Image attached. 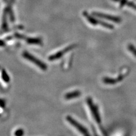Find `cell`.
<instances>
[{
	"label": "cell",
	"instance_id": "7c38bea8",
	"mask_svg": "<svg viewBox=\"0 0 136 136\" xmlns=\"http://www.w3.org/2000/svg\"><path fill=\"white\" fill-rule=\"evenodd\" d=\"M14 135L15 136H23L24 135L23 130L21 129L17 130V131H15Z\"/></svg>",
	"mask_w": 136,
	"mask_h": 136
},
{
	"label": "cell",
	"instance_id": "2e32d148",
	"mask_svg": "<svg viewBox=\"0 0 136 136\" xmlns=\"http://www.w3.org/2000/svg\"><path fill=\"white\" fill-rule=\"evenodd\" d=\"M3 1H5V2H6L7 1V0H3Z\"/></svg>",
	"mask_w": 136,
	"mask_h": 136
},
{
	"label": "cell",
	"instance_id": "8fae6325",
	"mask_svg": "<svg viewBox=\"0 0 136 136\" xmlns=\"http://www.w3.org/2000/svg\"><path fill=\"white\" fill-rule=\"evenodd\" d=\"M2 77L3 79L6 82H8L10 81V78L9 77V76H8L6 72L5 71L3 70L2 72Z\"/></svg>",
	"mask_w": 136,
	"mask_h": 136
},
{
	"label": "cell",
	"instance_id": "4fadbf2b",
	"mask_svg": "<svg viewBox=\"0 0 136 136\" xmlns=\"http://www.w3.org/2000/svg\"><path fill=\"white\" fill-rule=\"evenodd\" d=\"M7 12L9 13V15L10 16V19L11 21H14V14H13V11L11 10V7H10L9 9H7Z\"/></svg>",
	"mask_w": 136,
	"mask_h": 136
},
{
	"label": "cell",
	"instance_id": "ba28073f",
	"mask_svg": "<svg viewBox=\"0 0 136 136\" xmlns=\"http://www.w3.org/2000/svg\"><path fill=\"white\" fill-rule=\"evenodd\" d=\"M8 12L7 9H6L3 12L2 17V27L4 30H6L7 29V14Z\"/></svg>",
	"mask_w": 136,
	"mask_h": 136
},
{
	"label": "cell",
	"instance_id": "9a60e30c",
	"mask_svg": "<svg viewBox=\"0 0 136 136\" xmlns=\"http://www.w3.org/2000/svg\"><path fill=\"white\" fill-rule=\"evenodd\" d=\"M5 45V42L2 40H0V46H1V47H3V46H4Z\"/></svg>",
	"mask_w": 136,
	"mask_h": 136
},
{
	"label": "cell",
	"instance_id": "5b68a950",
	"mask_svg": "<svg viewBox=\"0 0 136 136\" xmlns=\"http://www.w3.org/2000/svg\"><path fill=\"white\" fill-rule=\"evenodd\" d=\"M75 47V45H71L70 46H69L67 48H65L64 49H63L61 51H59L57 52L56 53L54 54L53 55H51V56L49 57V61H54L58 59L61 58L63 55H64V54L70 51V50L73 49Z\"/></svg>",
	"mask_w": 136,
	"mask_h": 136
},
{
	"label": "cell",
	"instance_id": "277c9868",
	"mask_svg": "<svg viewBox=\"0 0 136 136\" xmlns=\"http://www.w3.org/2000/svg\"><path fill=\"white\" fill-rule=\"evenodd\" d=\"M83 15L85 16L86 18V19L88 20V21H89V22H90V23L93 24V25H99L102 26L107 28V29H113V27L112 25H110V24L106 23L105 22H103V21H99V20H97L95 18H94L91 17V16H90L89 14H88V13H87V12L84 11Z\"/></svg>",
	"mask_w": 136,
	"mask_h": 136
},
{
	"label": "cell",
	"instance_id": "8992f818",
	"mask_svg": "<svg viewBox=\"0 0 136 136\" xmlns=\"http://www.w3.org/2000/svg\"><path fill=\"white\" fill-rule=\"evenodd\" d=\"M93 14L95 16H97V17H100L103 19L109 20V21L115 22H116V23L120 22L121 21V19L119 17L107 15V14H102L100 13H97V12H93Z\"/></svg>",
	"mask_w": 136,
	"mask_h": 136
},
{
	"label": "cell",
	"instance_id": "6da1fadb",
	"mask_svg": "<svg viewBox=\"0 0 136 136\" xmlns=\"http://www.w3.org/2000/svg\"><path fill=\"white\" fill-rule=\"evenodd\" d=\"M23 57L29 61L34 63V64L36 65L37 67H39L40 69L43 70H46L47 69V66L45 63H44L43 61H41L37 59L36 57L34 56L33 55H31L27 52H24L22 54Z\"/></svg>",
	"mask_w": 136,
	"mask_h": 136
},
{
	"label": "cell",
	"instance_id": "5bb4252c",
	"mask_svg": "<svg viewBox=\"0 0 136 136\" xmlns=\"http://www.w3.org/2000/svg\"><path fill=\"white\" fill-rule=\"evenodd\" d=\"M16 37L18 38H19V39H23V38H25L23 37V36H22V35H20L19 34H15Z\"/></svg>",
	"mask_w": 136,
	"mask_h": 136
},
{
	"label": "cell",
	"instance_id": "3957f363",
	"mask_svg": "<svg viewBox=\"0 0 136 136\" xmlns=\"http://www.w3.org/2000/svg\"><path fill=\"white\" fill-rule=\"evenodd\" d=\"M87 103L88 105H89L90 109L91 111L92 114H93V116L95 119V120L97 121L98 123H100L101 121V116L99 115V113L97 105L94 104V103H93V102L91 98H88L87 99Z\"/></svg>",
	"mask_w": 136,
	"mask_h": 136
},
{
	"label": "cell",
	"instance_id": "52a82bcc",
	"mask_svg": "<svg viewBox=\"0 0 136 136\" xmlns=\"http://www.w3.org/2000/svg\"><path fill=\"white\" fill-rule=\"evenodd\" d=\"M81 94V93L79 91H75L70 93L66 94L65 95V98L67 100H70L71 99L76 98L79 97Z\"/></svg>",
	"mask_w": 136,
	"mask_h": 136
},
{
	"label": "cell",
	"instance_id": "30bf717a",
	"mask_svg": "<svg viewBox=\"0 0 136 136\" xmlns=\"http://www.w3.org/2000/svg\"><path fill=\"white\" fill-rule=\"evenodd\" d=\"M128 48L129 51L131 52L135 57H136V48L135 46L132 44H129Z\"/></svg>",
	"mask_w": 136,
	"mask_h": 136
},
{
	"label": "cell",
	"instance_id": "9c48e42d",
	"mask_svg": "<svg viewBox=\"0 0 136 136\" xmlns=\"http://www.w3.org/2000/svg\"><path fill=\"white\" fill-rule=\"evenodd\" d=\"M26 42L27 43L30 44H41L42 43L41 40L39 38H27L26 40Z\"/></svg>",
	"mask_w": 136,
	"mask_h": 136
},
{
	"label": "cell",
	"instance_id": "7a4b0ae2",
	"mask_svg": "<svg viewBox=\"0 0 136 136\" xmlns=\"http://www.w3.org/2000/svg\"><path fill=\"white\" fill-rule=\"evenodd\" d=\"M67 120L71 125L74 127V128H75L79 132L82 133L83 135H84L85 136H89V133H88L87 129L85 128L83 125H82L81 124H79L78 123V122L75 120L73 118L69 116H68L67 117Z\"/></svg>",
	"mask_w": 136,
	"mask_h": 136
}]
</instances>
